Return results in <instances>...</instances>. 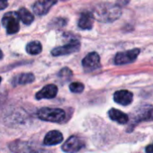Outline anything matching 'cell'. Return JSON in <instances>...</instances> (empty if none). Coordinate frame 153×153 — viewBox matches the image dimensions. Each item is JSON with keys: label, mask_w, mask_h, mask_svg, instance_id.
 <instances>
[{"label": "cell", "mask_w": 153, "mask_h": 153, "mask_svg": "<svg viewBox=\"0 0 153 153\" xmlns=\"http://www.w3.org/2000/svg\"><path fill=\"white\" fill-rule=\"evenodd\" d=\"M39 119L51 123H61L66 118V113L59 108H49L43 107L37 112Z\"/></svg>", "instance_id": "7a4b0ae2"}, {"label": "cell", "mask_w": 153, "mask_h": 153, "mask_svg": "<svg viewBox=\"0 0 153 153\" xmlns=\"http://www.w3.org/2000/svg\"><path fill=\"white\" fill-rule=\"evenodd\" d=\"M63 140V135L59 131H51L44 137L43 143L46 146H53L60 143Z\"/></svg>", "instance_id": "5bb4252c"}, {"label": "cell", "mask_w": 153, "mask_h": 153, "mask_svg": "<svg viewBox=\"0 0 153 153\" xmlns=\"http://www.w3.org/2000/svg\"><path fill=\"white\" fill-rule=\"evenodd\" d=\"M59 76L60 79H66V81H68L71 76H72V71L68 68H62L59 73Z\"/></svg>", "instance_id": "ffe728a7"}, {"label": "cell", "mask_w": 153, "mask_h": 153, "mask_svg": "<svg viewBox=\"0 0 153 153\" xmlns=\"http://www.w3.org/2000/svg\"><path fill=\"white\" fill-rule=\"evenodd\" d=\"M0 82H1V76H0Z\"/></svg>", "instance_id": "484cf974"}, {"label": "cell", "mask_w": 153, "mask_h": 153, "mask_svg": "<svg viewBox=\"0 0 153 153\" xmlns=\"http://www.w3.org/2000/svg\"><path fill=\"white\" fill-rule=\"evenodd\" d=\"M7 0H0V10H3L7 7Z\"/></svg>", "instance_id": "603a6c76"}, {"label": "cell", "mask_w": 153, "mask_h": 153, "mask_svg": "<svg viewBox=\"0 0 153 153\" xmlns=\"http://www.w3.org/2000/svg\"><path fill=\"white\" fill-rule=\"evenodd\" d=\"M9 148L14 153H41L36 149L31 147L27 142L22 140H16L10 143Z\"/></svg>", "instance_id": "9c48e42d"}, {"label": "cell", "mask_w": 153, "mask_h": 153, "mask_svg": "<svg viewBox=\"0 0 153 153\" xmlns=\"http://www.w3.org/2000/svg\"><path fill=\"white\" fill-rule=\"evenodd\" d=\"M35 76L32 73H22L12 79V84L14 87L20 86V85H25V84H30L34 81Z\"/></svg>", "instance_id": "9a60e30c"}, {"label": "cell", "mask_w": 153, "mask_h": 153, "mask_svg": "<svg viewBox=\"0 0 153 153\" xmlns=\"http://www.w3.org/2000/svg\"><path fill=\"white\" fill-rule=\"evenodd\" d=\"M79 49H80V42L78 40H72L70 42L63 46H59L53 49L51 51V54L53 56H63V55H68L76 52Z\"/></svg>", "instance_id": "5b68a950"}, {"label": "cell", "mask_w": 153, "mask_h": 153, "mask_svg": "<svg viewBox=\"0 0 153 153\" xmlns=\"http://www.w3.org/2000/svg\"><path fill=\"white\" fill-rule=\"evenodd\" d=\"M19 16L17 12H8L2 18V25L8 34L16 33L19 31Z\"/></svg>", "instance_id": "3957f363"}, {"label": "cell", "mask_w": 153, "mask_h": 153, "mask_svg": "<svg viewBox=\"0 0 153 153\" xmlns=\"http://www.w3.org/2000/svg\"><path fill=\"white\" fill-rule=\"evenodd\" d=\"M129 1H130V0H117L116 5L119 6L120 7H123V6H126V5L129 3Z\"/></svg>", "instance_id": "7402d4cb"}, {"label": "cell", "mask_w": 153, "mask_h": 153, "mask_svg": "<svg viewBox=\"0 0 153 153\" xmlns=\"http://www.w3.org/2000/svg\"><path fill=\"white\" fill-rule=\"evenodd\" d=\"M25 50H26L27 53H29L31 55H37V54L41 53V51L42 50V47L41 42H37V41H34V42H29L26 45Z\"/></svg>", "instance_id": "ac0fdd59"}, {"label": "cell", "mask_w": 153, "mask_h": 153, "mask_svg": "<svg viewBox=\"0 0 153 153\" xmlns=\"http://www.w3.org/2000/svg\"><path fill=\"white\" fill-rule=\"evenodd\" d=\"M133 95L128 90H119L114 93V100L121 105H128L132 102Z\"/></svg>", "instance_id": "7c38bea8"}, {"label": "cell", "mask_w": 153, "mask_h": 153, "mask_svg": "<svg viewBox=\"0 0 153 153\" xmlns=\"http://www.w3.org/2000/svg\"><path fill=\"white\" fill-rule=\"evenodd\" d=\"M140 49H132L127 51L118 52L114 57L115 65H125L131 63L136 60L138 55L140 54Z\"/></svg>", "instance_id": "277c9868"}, {"label": "cell", "mask_w": 153, "mask_h": 153, "mask_svg": "<svg viewBox=\"0 0 153 153\" xmlns=\"http://www.w3.org/2000/svg\"><path fill=\"white\" fill-rule=\"evenodd\" d=\"M146 153H153V144H150L146 148Z\"/></svg>", "instance_id": "cb8c5ba5"}, {"label": "cell", "mask_w": 153, "mask_h": 153, "mask_svg": "<svg viewBox=\"0 0 153 153\" xmlns=\"http://www.w3.org/2000/svg\"><path fill=\"white\" fill-rule=\"evenodd\" d=\"M2 58H3V52H2L1 50H0V60L2 59Z\"/></svg>", "instance_id": "d4e9b609"}, {"label": "cell", "mask_w": 153, "mask_h": 153, "mask_svg": "<svg viewBox=\"0 0 153 153\" xmlns=\"http://www.w3.org/2000/svg\"><path fill=\"white\" fill-rule=\"evenodd\" d=\"M95 19L102 23H112L120 18L122 9L116 4L101 3L95 7L93 10Z\"/></svg>", "instance_id": "6da1fadb"}, {"label": "cell", "mask_w": 153, "mask_h": 153, "mask_svg": "<svg viewBox=\"0 0 153 153\" xmlns=\"http://www.w3.org/2000/svg\"><path fill=\"white\" fill-rule=\"evenodd\" d=\"M57 2L58 0H38L33 6V13L39 16H44L51 10V8L54 5H56Z\"/></svg>", "instance_id": "ba28073f"}, {"label": "cell", "mask_w": 153, "mask_h": 153, "mask_svg": "<svg viewBox=\"0 0 153 153\" xmlns=\"http://www.w3.org/2000/svg\"><path fill=\"white\" fill-rule=\"evenodd\" d=\"M58 93V88L55 85H47L42 89H41L35 96L36 99H51L54 98L57 96Z\"/></svg>", "instance_id": "8fae6325"}, {"label": "cell", "mask_w": 153, "mask_h": 153, "mask_svg": "<svg viewBox=\"0 0 153 153\" xmlns=\"http://www.w3.org/2000/svg\"><path fill=\"white\" fill-rule=\"evenodd\" d=\"M82 66L87 72L94 71L101 67L100 57L97 52L88 53L82 60Z\"/></svg>", "instance_id": "8992f818"}, {"label": "cell", "mask_w": 153, "mask_h": 153, "mask_svg": "<svg viewBox=\"0 0 153 153\" xmlns=\"http://www.w3.org/2000/svg\"><path fill=\"white\" fill-rule=\"evenodd\" d=\"M134 120L136 123L143 121H153V106L143 105L139 108L134 115Z\"/></svg>", "instance_id": "30bf717a"}, {"label": "cell", "mask_w": 153, "mask_h": 153, "mask_svg": "<svg viewBox=\"0 0 153 153\" xmlns=\"http://www.w3.org/2000/svg\"><path fill=\"white\" fill-rule=\"evenodd\" d=\"M108 115L111 118V120H113V121H114L120 124H125L129 121V117L126 114L123 113L120 110L114 109V108H112L109 110Z\"/></svg>", "instance_id": "2e32d148"}, {"label": "cell", "mask_w": 153, "mask_h": 153, "mask_svg": "<svg viewBox=\"0 0 153 153\" xmlns=\"http://www.w3.org/2000/svg\"><path fill=\"white\" fill-rule=\"evenodd\" d=\"M51 23V25H56V27H61V26L66 25V20L62 19V18H57V19H55L54 21H52Z\"/></svg>", "instance_id": "44dd1931"}, {"label": "cell", "mask_w": 153, "mask_h": 153, "mask_svg": "<svg viewBox=\"0 0 153 153\" xmlns=\"http://www.w3.org/2000/svg\"><path fill=\"white\" fill-rule=\"evenodd\" d=\"M84 85L80 82H73L69 85V89L71 92L76 93V94H79L83 92L84 90Z\"/></svg>", "instance_id": "d6986e66"}, {"label": "cell", "mask_w": 153, "mask_h": 153, "mask_svg": "<svg viewBox=\"0 0 153 153\" xmlns=\"http://www.w3.org/2000/svg\"><path fill=\"white\" fill-rule=\"evenodd\" d=\"M95 16L93 13L90 12H84L80 15V17L79 19V27L83 30H90L93 27Z\"/></svg>", "instance_id": "4fadbf2b"}, {"label": "cell", "mask_w": 153, "mask_h": 153, "mask_svg": "<svg viewBox=\"0 0 153 153\" xmlns=\"http://www.w3.org/2000/svg\"><path fill=\"white\" fill-rule=\"evenodd\" d=\"M84 147V141L76 136L69 137L62 145V150L67 153H76Z\"/></svg>", "instance_id": "52a82bcc"}, {"label": "cell", "mask_w": 153, "mask_h": 153, "mask_svg": "<svg viewBox=\"0 0 153 153\" xmlns=\"http://www.w3.org/2000/svg\"><path fill=\"white\" fill-rule=\"evenodd\" d=\"M17 14H18V16L20 18V20L25 25H31L33 22V20H34V17H33V14L29 10H27L26 8H25V7L20 8L18 10Z\"/></svg>", "instance_id": "e0dca14e"}]
</instances>
